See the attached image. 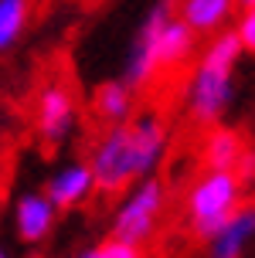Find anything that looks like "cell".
Here are the masks:
<instances>
[{"label": "cell", "mask_w": 255, "mask_h": 258, "mask_svg": "<svg viewBox=\"0 0 255 258\" xmlns=\"http://www.w3.org/2000/svg\"><path fill=\"white\" fill-rule=\"evenodd\" d=\"M235 0H180L177 4V17L191 27L197 38H211L218 31L235 21Z\"/></svg>", "instance_id": "30bf717a"}, {"label": "cell", "mask_w": 255, "mask_h": 258, "mask_svg": "<svg viewBox=\"0 0 255 258\" xmlns=\"http://www.w3.org/2000/svg\"><path fill=\"white\" fill-rule=\"evenodd\" d=\"M167 150H170L167 122L157 112H146V116H129L126 122L106 126V133L92 143L85 163L92 170L95 190L106 197H119L129 183L157 173Z\"/></svg>", "instance_id": "6da1fadb"}, {"label": "cell", "mask_w": 255, "mask_h": 258, "mask_svg": "<svg viewBox=\"0 0 255 258\" xmlns=\"http://www.w3.org/2000/svg\"><path fill=\"white\" fill-rule=\"evenodd\" d=\"M235 38H238V44H242L245 54H255V7H245L242 14H238V21H235Z\"/></svg>", "instance_id": "5bb4252c"}, {"label": "cell", "mask_w": 255, "mask_h": 258, "mask_svg": "<svg viewBox=\"0 0 255 258\" xmlns=\"http://www.w3.org/2000/svg\"><path fill=\"white\" fill-rule=\"evenodd\" d=\"M31 21V0H0V51L14 48L24 38Z\"/></svg>", "instance_id": "4fadbf2b"}, {"label": "cell", "mask_w": 255, "mask_h": 258, "mask_svg": "<svg viewBox=\"0 0 255 258\" xmlns=\"http://www.w3.org/2000/svg\"><path fill=\"white\" fill-rule=\"evenodd\" d=\"M194 51H197V34L177 17L170 0H160L157 7H150L140 34L129 44L123 82L129 89H146L150 82H157L160 72H174L187 64Z\"/></svg>", "instance_id": "7a4b0ae2"}, {"label": "cell", "mask_w": 255, "mask_h": 258, "mask_svg": "<svg viewBox=\"0 0 255 258\" xmlns=\"http://www.w3.org/2000/svg\"><path fill=\"white\" fill-rule=\"evenodd\" d=\"M78 122V99L65 82L41 85L34 102V129L44 146H62Z\"/></svg>", "instance_id": "8992f818"}, {"label": "cell", "mask_w": 255, "mask_h": 258, "mask_svg": "<svg viewBox=\"0 0 255 258\" xmlns=\"http://www.w3.org/2000/svg\"><path fill=\"white\" fill-rule=\"evenodd\" d=\"M0 258H11V255H7V251H4V245H0Z\"/></svg>", "instance_id": "ac0fdd59"}, {"label": "cell", "mask_w": 255, "mask_h": 258, "mask_svg": "<svg viewBox=\"0 0 255 258\" xmlns=\"http://www.w3.org/2000/svg\"><path fill=\"white\" fill-rule=\"evenodd\" d=\"M167 211V183L150 173L129 183L123 190V201L116 204L113 214V238L133 241V245H146L160 228V218Z\"/></svg>", "instance_id": "5b68a950"}, {"label": "cell", "mask_w": 255, "mask_h": 258, "mask_svg": "<svg viewBox=\"0 0 255 258\" xmlns=\"http://www.w3.org/2000/svg\"><path fill=\"white\" fill-rule=\"evenodd\" d=\"M75 258H99V251H95V248H85V251H78Z\"/></svg>", "instance_id": "2e32d148"}, {"label": "cell", "mask_w": 255, "mask_h": 258, "mask_svg": "<svg viewBox=\"0 0 255 258\" xmlns=\"http://www.w3.org/2000/svg\"><path fill=\"white\" fill-rule=\"evenodd\" d=\"M55 221H58V207L51 204L44 194H21L17 197L14 228H17V238L24 245H41L55 231Z\"/></svg>", "instance_id": "9c48e42d"}, {"label": "cell", "mask_w": 255, "mask_h": 258, "mask_svg": "<svg viewBox=\"0 0 255 258\" xmlns=\"http://www.w3.org/2000/svg\"><path fill=\"white\" fill-rule=\"evenodd\" d=\"M235 7H238V11H245V7H255V0H235Z\"/></svg>", "instance_id": "e0dca14e"}, {"label": "cell", "mask_w": 255, "mask_h": 258, "mask_svg": "<svg viewBox=\"0 0 255 258\" xmlns=\"http://www.w3.org/2000/svg\"><path fill=\"white\" fill-rule=\"evenodd\" d=\"M136 109V89H129L123 78H109V82H99L92 89L89 99V112L106 126H116V122H126Z\"/></svg>", "instance_id": "8fae6325"}, {"label": "cell", "mask_w": 255, "mask_h": 258, "mask_svg": "<svg viewBox=\"0 0 255 258\" xmlns=\"http://www.w3.org/2000/svg\"><path fill=\"white\" fill-rule=\"evenodd\" d=\"M252 180H255V177H252Z\"/></svg>", "instance_id": "d6986e66"}, {"label": "cell", "mask_w": 255, "mask_h": 258, "mask_svg": "<svg viewBox=\"0 0 255 258\" xmlns=\"http://www.w3.org/2000/svg\"><path fill=\"white\" fill-rule=\"evenodd\" d=\"M245 201V180L238 170H201L184 197V214L194 238L208 241L235 207Z\"/></svg>", "instance_id": "277c9868"}, {"label": "cell", "mask_w": 255, "mask_h": 258, "mask_svg": "<svg viewBox=\"0 0 255 258\" xmlns=\"http://www.w3.org/2000/svg\"><path fill=\"white\" fill-rule=\"evenodd\" d=\"M248 150L242 140L238 129H228V126H218L204 136V146H201V163L204 170H235L242 153Z\"/></svg>", "instance_id": "7c38bea8"}, {"label": "cell", "mask_w": 255, "mask_h": 258, "mask_svg": "<svg viewBox=\"0 0 255 258\" xmlns=\"http://www.w3.org/2000/svg\"><path fill=\"white\" fill-rule=\"evenodd\" d=\"M255 245V204L242 201L221 221L211 238H208V258H245V251Z\"/></svg>", "instance_id": "52a82bcc"}, {"label": "cell", "mask_w": 255, "mask_h": 258, "mask_svg": "<svg viewBox=\"0 0 255 258\" xmlns=\"http://www.w3.org/2000/svg\"><path fill=\"white\" fill-rule=\"evenodd\" d=\"M242 44L235 38V31L225 27L208 38L201 58L191 72L187 82V116L201 126H215L228 112L235 99V68L242 61Z\"/></svg>", "instance_id": "3957f363"}, {"label": "cell", "mask_w": 255, "mask_h": 258, "mask_svg": "<svg viewBox=\"0 0 255 258\" xmlns=\"http://www.w3.org/2000/svg\"><path fill=\"white\" fill-rule=\"evenodd\" d=\"M99 258H146L143 255V245H133V241H123V238H106L99 248Z\"/></svg>", "instance_id": "9a60e30c"}, {"label": "cell", "mask_w": 255, "mask_h": 258, "mask_svg": "<svg viewBox=\"0 0 255 258\" xmlns=\"http://www.w3.org/2000/svg\"><path fill=\"white\" fill-rule=\"evenodd\" d=\"M92 194H95V183H92V170L85 160H72V163H65L62 170H55L48 180V197L51 204L58 207V211H75L89 201Z\"/></svg>", "instance_id": "ba28073f"}]
</instances>
